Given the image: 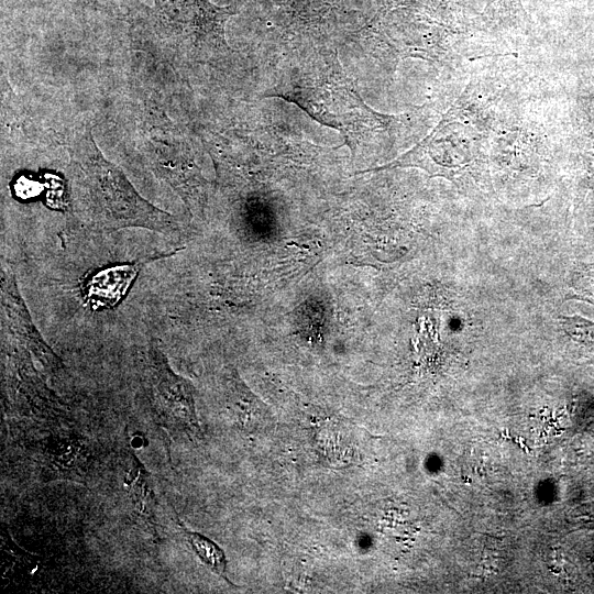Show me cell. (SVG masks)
Listing matches in <instances>:
<instances>
[{
  "mask_svg": "<svg viewBox=\"0 0 594 594\" xmlns=\"http://www.w3.org/2000/svg\"><path fill=\"white\" fill-rule=\"evenodd\" d=\"M144 376L148 400L163 427L170 432L200 438L194 387L189 381L173 372L156 343L148 346Z\"/></svg>",
  "mask_w": 594,
  "mask_h": 594,
  "instance_id": "cell-5",
  "label": "cell"
},
{
  "mask_svg": "<svg viewBox=\"0 0 594 594\" xmlns=\"http://www.w3.org/2000/svg\"><path fill=\"white\" fill-rule=\"evenodd\" d=\"M482 21L488 28L528 30L529 18L521 0H487Z\"/></svg>",
  "mask_w": 594,
  "mask_h": 594,
  "instance_id": "cell-9",
  "label": "cell"
},
{
  "mask_svg": "<svg viewBox=\"0 0 594 594\" xmlns=\"http://www.w3.org/2000/svg\"><path fill=\"white\" fill-rule=\"evenodd\" d=\"M144 262L108 267L91 275L84 289L91 305L113 306L128 292Z\"/></svg>",
  "mask_w": 594,
  "mask_h": 594,
  "instance_id": "cell-7",
  "label": "cell"
},
{
  "mask_svg": "<svg viewBox=\"0 0 594 594\" xmlns=\"http://www.w3.org/2000/svg\"><path fill=\"white\" fill-rule=\"evenodd\" d=\"M576 146L579 156L576 201L594 187V103L579 109Z\"/></svg>",
  "mask_w": 594,
  "mask_h": 594,
  "instance_id": "cell-8",
  "label": "cell"
},
{
  "mask_svg": "<svg viewBox=\"0 0 594 594\" xmlns=\"http://www.w3.org/2000/svg\"><path fill=\"white\" fill-rule=\"evenodd\" d=\"M147 30L172 59L205 61L224 53L227 20L237 11L232 6L218 7L209 0H154L145 8Z\"/></svg>",
  "mask_w": 594,
  "mask_h": 594,
  "instance_id": "cell-3",
  "label": "cell"
},
{
  "mask_svg": "<svg viewBox=\"0 0 594 594\" xmlns=\"http://www.w3.org/2000/svg\"><path fill=\"white\" fill-rule=\"evenodd\" d=\"M125 483L136 510L148 524H152L154 517V492L151 479L144 466L134 457L127 473Z\"/></svg>",
  "mask_w": 594,
  "mask_h": 594,
  "instance_id": "cell-11",
  "label": "cell"
},
{
  "mask_svg": "<svg viewBox=\"0 0 594 594\" xmlns=\"http://www.w3.org/2000/svg\"><path fill=\"white\" fill-rule=\"evenodd\" d=\"M68 151L73 208L87 226L100 231L129 227L166 234L178 231L175 218L145 200L102 155L90 128L73 140Z\"/></svg>",
  "mask_w": 594,
  "mask_h": 594,
  "instance_id": "cell-1",
  "label": "cell"
},
{
  "mask_svg": "<svg viewBox=\"0 0 594 594\" xmlns=\"http://www.w3.org/2000/svg\"><path fill=\"white\" fill-rule=\"evenodd\" d=\"M178 526L183 532L184 539L190 546L191 550L213 573L218 574L229 585L234 586L227 575V558L224 551L208 537L188 530L182 522Z\"/></svg>",
  "mask_w": 594,
  "mask_h": 594,
  "instance_id": "cell-10",
  "label": "cell"
},
{
  "mask_svg": "<svg viewBox=\"0 0 594 594\" xmlns=\"http://www.w3.org/2000/svg\"><path fill=\"white\" fill-rule=\"evenodd\" d=\"M435 12L444 18H454L462 15L463 0H422Z\"/></svg>",
  "mask_w": 594,
  "mask_h": 594,
  "instance_id": "cell-14",
  "label": "cell"
},
{
  "mask_svg": "<svg viewBox=\"0 0 594 594\" xmlns=\"http://www.w3.org/2000/svg\"><path fill=\"white\" fill-rule=\"evenodd\" d=\"M571 289L580 299L593 302L594 299V262L578 263L571 275Z\"/></svg>",
  "mask_w": 594,
  "mask_h": 594,
  "instance_id": "cell-12",
  "label": "cell"
},
{
  "mask_svg": "<svg viewBox=\"0 0 594 594\" xmlns=\"http://www.w3.org/2000/svg\"><path fill=\"white\" fill-rule=\"evenodd\" d=\"M560 326L574 341L594 346V321L581 316H562Z\"/></svg>",
  "mask_w": 594,
  "mask_h": 594,
  "instance_id": "cell-13",
  "label": "cell"
},
{
  "mask_svg": "<svg viewBox=\"0 0 594 594\" xmlns=\"http://www.w3.org/2000/svg\"><path fill=\"white\" fill-rule=\"evenodd\" d=\"M142 154L152 170L168 183L189 207L201 204L202 178L189 142L167 118H148L139 128Z\"/></svg>",
  "mask_w": 594,
  "mask_h": 594,
  "instance_id": "cell-4",
  "label": "cell"
},
{
  "mask_svg": "<svg viewBox=\"0 0 594 594\" xmlns=\"http://www.w3.org/2000/svg\"><path fill=\"white\" fill-rule=\"evenodd\" d=\"M73 4H75V7H78L80 9H90V10H97V11H102V10H106L103 6H101L99 3L98 0H66Z\"/></svg>",
  "mask_w": 594,
  "mask_h": 594,
  "instance_id": "cell-15",
  "label": "cell"
},
{
  "mask_svg": "<svg viewBox=\"0 0 594 594\" xmlns=\"http://www.w3.org/2000/svg\"><path fill=\"white\" fill-rule=\"evenodd\" d=\"M2 309L3 319L12 337L24 348L29 349L45 366L56 369L59 359L45 344L35 329L26 307L19 294L14 276L8 271H2Z\"/></svg>",
  "mask_w": 594,
  "mask_h": 594,
  "instance_id": "cell-6",
  "label": "cell"
},
{
  "mask_svg": "<svg viewBox=\"0 0 594 594\" xmlns=\"http://www.w3.org/2000/svg\"><path fill=\"white\" fill-rule=\"evenodd\" d=\"M492 101L471 81L433 130L413 148L388 164L360 173L417 167L430 177L460 184L480 180L492 140Z\"/></svg>",
  "mask_w": 594,
  "mask_h": 594,
  "instance_id": "cell-2",
  "label": "cell"
}]
</instances>
